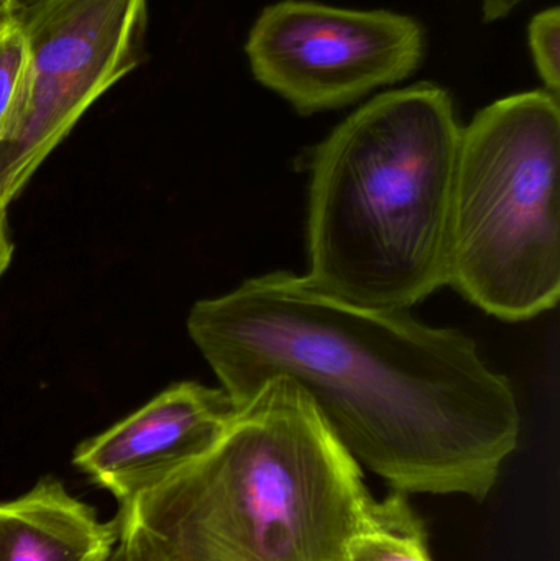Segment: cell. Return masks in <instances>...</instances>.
<instances>
[{
  "mask_svg": "<svg viewBox=\"0 0 560 561\" xmlns=\"http://www.w3.org/2000/svg\"><path fill=\"white\" fill-rule=\"evenodd\" d=\"M528 43L536 71L546 91L558 95L560 91V10H542L533 16L528 26Z\"/></svg>",
  "mask_w": 560,
  "mask_h": 561,
  "instance_id": "30bf717a",
  "label": "cell"
},
{
  "mask_svg": "<svg viewBox=\"0 0 560 561\" xmlns=\"http://www.w3.org/2000/svg\"><path fill=\"white\" fill-rule=\"evenodd\" d=\"M462 125L433 82L384 92L312 151L306 278L367 309L410 310L449 284Z\"/></svg>",
  "mask_w": 560,
  "mask_h": 561,
  "instance_id": "3957f363",
  "label": "cell"
},
{
  "mask_svg": "<svg viewBox=\"0 0 560 561\" xmlns=\"http://www.w3.org/2000/svg\"><path fill=\"white\" fill-rule=\"evenodd\" d=\"M380 511L361 465L278 376L210 450L114 520L130 561H345Z\"/></svg>",
  "mask_w": 560,
  "mask_h": 561,
  "instance_id": "7a4b0ae2",
  "label": "cell"
},
{
  "mask_svg": "<svg viewBox=\"0 0 560 561\" xmlns=\"http://www.w3.org/2000/svg\"><path fill=\"white\" fill-rule=\"evenodd\" d=\"M12 10H10L9 5L7 7V9L0 10V36H2L3 33L9 32V30L12 28Z\"/></svg>",
  "mask_w": 560,
  "mask_h": 561,
  "instance_id": "5bb4252c",
  "label": "cell"
},
{
  "mask_svg": "<svg viewBox=\"0 0 560 561\" xmlns=\"http://www.w3.org/2000/svg\"><path fill=\"white\" fill-rule=\"evenodd\" d=\"M107 561H130L128 560L127 552H125L124 546H122L121 542L117 543V547H115L114 552H112V556L108 557Z\"/></svg>",
  "mask_w": 560,
  "mask_h": 561,
  "instance_id": "9a60e30c",
  "label": "cell"
},
{
  "mask_svg": "<svg viewBox=\"0 0 560 561\" xmlns=\"http://www.w3.org/2000/svg\"><path fill=\"white\" fill-rule=\"evenodd\" d=\"M13 243L9 236V224H7V206L0 199V278L9 268L12 262Z\"/></svg>",
  "mask_w": 560,
  "mask_h": 561,
  "instance_id": "4fadbf2b",
  "label": "cell"
},
{
  "mask_svg": "<svg viewBox=\"0 0 560 561\" xmlns=\"http://www.w3.org/2000/svg\"><path fill=\"white\" fill-rule=\"evenodd\" d=\"M117 543L115 520H101L55 478L0 503V561H107Z\"/></svg>",
  "mask_w": 560,
  "mask_h": 561,
  "instance_id": "ba28073f",
  "label": "cell"
},
{
  "mask_svg": "<svg viewBox=\"0 0 560 561\" xmlns=\"http://www.w3.org/2000/svg\"><path fill=\"white\" fill-rule=\"evenodd\" d=\"M239 405L222 388L183 381L76 448L72 463L118 506L203 457Z\"/></svg>",
  "mask_w": 560,
  "mask_h": 561,
  "instance_id": "52a82bcc",
  "label": "cell"
},
{
  "mask_svg": "<svg viewBox=\"0 0 560 561\" xmlns=\"http://www.w3.org/2000/svg\"><path fill=\"white\" fill-rule=\"evenodd\" d=\"M345 561H433L423 520L404 494L381 501L380 516L358 534Z\"/></svg>",
  "mask_w": 560,
  "mask_h": 561,
  "instance_id": "9c48e42d",
  "label": "cell"
},
{
  "mask_svg": "<svg viewBox=\"0 0 560 561\" xmlns=\"http://www.w3.org/2000/svg\"><path fill=\"white\" fill-rule=\"evenodd\" d=\"M12 0H0V10L7 9Z\"/></svg>",
  "mask_w": 560,
  "mask_h": 561,
  "instance_id": "2e32d148",
  "label": "cell"
},
{
  "mask_svg": "<svg viewBox=\"0 0 560 561\" xmlns=\"http://www.w3.org/2000/svg\"><path fill=\"white\" fill-rule=\"evenodd\" d=\"M25 42L15 25L0 36V137L19 98L25 71Z\"/></svg>",
  "mask_w": 560,
  "mask_h": 561,
  "instance_id": "8fae6325",
  "label": "cell"
},
{
  "mask_svg": "<svg viewBox=\"0 0 560 561\" xmlns=\"http://www.w3.org/2000/svg\"><path fill=\"white\" fill-rule=\"evenodd\" d=\"M187 332L237 405L288 378L395 493L483 501L518 447L508 379L469 335L410 310L354 306L278 272L194 304Z\"/></svg>",
  "mask_w": 560,
  "mask_h": 561,
  "instance_id": "6da1fadb",
  "label": "cell"
},
{
  "mask_svg": "<svg viewBox=\"0 0 560 561\" xmlns=\"http://www.w3.org/2000/svg\"><path fill=\"white\" fill-rule=\"evenodd\" d=\"M525 0H479L480 12L485 23L506 19L518 9Z\"/></svg>",
  "mask_w": 560,
  "mask_h": 561,
  "instance_id": "7c38bea8",
  "label": "cell"
},
{
  "mask_svg": "<svg viewBox=\"0 0 560 561\" xmlns=\"http://www.w3.org/2000/svg\"><path fill=\"white\" fill-rule=\"evenodd\" d=\"M559 170V98L546 89L500 99L462 127L449 284L496 319L558 306Z\"/></svg>",
  "mask_w": 560,
  "mask_h": 561,
  "instance_id": "277c9868",
  "label": "cell"
},
{
  "mask_svg": "<svg viewBox=\"0 0 560 561\" xmlns=\"http://www.w3.org/2000/svg\"><path fill=\"white\" fill-rule=\"evenodd\" d=\"M245 51L260 84L311 115L410 78L426 35L413 16L390 10L282 0L262 10Z\"/></svg>",
  "mask_w": 560,
  "mask_h": 561,
  "instance_id": "8992f818",
  "label": "cell"
},
{
  "mask_svg": "<svg viewBox=\"0 0 560 561\" xmlns=\"http://www.w3.org/2000/svg\"><path fill=\"white\" fill-rule=\"evenodd\" d=\"M25 42L19 98L0 137L9 207L79 118L144 58L147 0H12Z\"/></svg>",
  "mask_w": 560,
  "mask_h": 561,
  "instance_id": "5b68a950",
  "label": "cell"
}]
</instances>
